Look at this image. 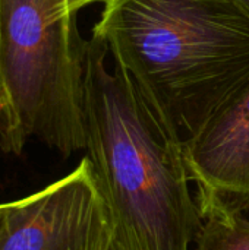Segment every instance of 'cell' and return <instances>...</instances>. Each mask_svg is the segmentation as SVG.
I'll return each instance as SVG.
<instances>
[{
	"label": "cell",
	"mask_w": 249,
	"mask_h": 250,
	"mask_svg": "<svg viewBox=\"0 0 249 250\" xmlns=\"http://www.w3.org/2000/svg\"><path fill=\"white\" fill-rule=\"evenodd\" d=\"M92 34L182 145L249 83L233 0H106Z\"/></svg>",
	"instance_id": "6da1fadb"
},
{
	"label": "cell",
	"mask_w": 249,
	"mask_h": 250,
	"mask_svg": "<svg viewBox=\"0 0 249 250\" xmlns=\"http://www.w3.org/2000/svg\"><path fill=\"white\" fill-rule=\"evenodd\" d=\"M106 0H68V9L70 13H78L81 9L94 4V3H104Z\"/></svg>",
	"instance_id": "ba28073f"
},
{
	"label": "cell",
	"mask_w": 249,
	"mask_h": 250,
	"mask_svg": "<svg viewBox=\"0 0 249 250\" xmlns=\"http://www.w3.org/2000/svg\"><path fill=\"white\" fill-rule=\"evenodd\" d=\"M6 107V100H4V91H3V85H1V79H0V122H1V116Z\"/></svg>",
	"instance_id": "30bf717a"
},
{
	"label": "cell",
	"mask_w": 249,
	"mask_h": 250,
	"mask_svg": "<svg viewBox=\"0 0 249 250\" xmlns=\"http://www.w3.org/2000/svg\"><path fill=\"white\" fill-rule=\"evenodd\" d=\"M87 40L68 0H0V148L19 155L37 139L63 157L85 149Z\"/></svg>",
	"instance_id": "3957f363"
},
{
	"label": "cell",
	"mask_w": 249,
	"mask_h": 250,
	"mask_svg": "<svg viewBox=\"0 0 249 250\" xmlns=\"http://www.w3.org/2000/svg\"><path fill=\"white\" fill-rule=\"evenodd\" d=\"M76 250H123L120 248L116 236H114V230H113V224L112 220L109 218L84 245H81Z\"/></svg>",
	"instance_id": "52a82bcc"
},
{
	"label": "cell",
	"mask_w": 249,
	"mask_h": 250,
	"mask_svg": "<svg viewBox=\"0 0 249 250\" xmlns=\"http://www.w3.org/2000/svg\"><path fill=\"white\" fill-rule=\"evenodd\" d=\"M9 204H0V233H1V229L4 226V220H6V214H7V209H9Z\"/></svg>",
	"instance_id": "9c48e42d"
},
{
	"label": "cell",
	"mask_w": 249,
	"mask_h": 250,
	"mask_svg": "<svg viewBox=\"0 0 249 250\" xmlns=\"http://www.w3.org/2000/svg\"><path fill=\"white\" fill-rule=\"evenodd\" d=\"M197 250H249V220L244 214L203 218Z\"/></svg>",
	"instance_id": "8992f818"
},
{
	"label": "cell",
	"mask_w": 249,
	"mask_h": 250,
	"mask_svg": "<svg viewBox=\"0 0 249 250\" xmlns=\"http://www.w3.org/2000/svg\"><path fill=\"white\" fill-rule=\"evenodd\" d=\"M95 34L84 60L85 149L123 250H189L201 227L183 145Z\"/></svg>",
	"instance_id": "7a4b0ae2"
},
{
	"label": "cell",
	"mask_w": 249,
	"mask_h": 250,
	"mask_svg": "<svg viewBox=\"0 0 249 250\" xmlns=\"http://www.w3.org/2000/svg\"><path fill=\"white\" fill-rule=\"evenodd\" d=\"M233 1L249 16V0H233Z\"/></svg>",
	"instance_id": "8fae6325"
},
{
	"label": "cell",
	"mask_w": 249,
	"mask_h": 250,
	"mask_svg": "<svg viewBox=\"0 0 249 250\" xmlns=\"http://www.w3.org/2000/svg\"><path fill=\"white\" fill-rule=\"evenodd\" d=\"M88 157L45 189L9 204L0 250H76L107 220Z\"/></svg>",
	"instance_id": "277c9868"
},
{
	"label": "cell",
	"mask_w": 249,
	"mask_h": 250,
	"mask_svg": "<svg viewBox=\"0 0 249 250\" xmlns=\"http://www.w3.org/2000/svg\"><path fill=\"white\" fill-rule=\"evenodd\" d=\"M183 157L201 218L249 211V83L183 144Z\"/></svg>",
	"instance_id": "5b68a950"
}]
</instances>
